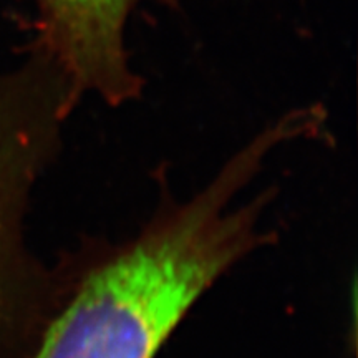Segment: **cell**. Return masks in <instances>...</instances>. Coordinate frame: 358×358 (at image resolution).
Instances as JSON below:
<instances>
[{
  "instance_id": "obj_3",
  "label": "cell",
  "mask_w": 358,
  "mask_h": 358,
  "mask_svg": "<svg viewBox=\"0 0 358 358\" xmlns=\"http://www.w3.org/2000/svg\"><path fill=\"white\" fill-rule=\"evenodd\" d=\"M146 3L176 0H34V45L43 48L73 83L80 98L122 106L141 96L145 78L127 45L129 19Z\"/></svg>"
},
{
  "instance_id": "obj_2",
  "label": "cell",
  "mask_w": 358,
  "mask_h": 358,
  "mask_svg": "<svg viewBox=\"0 0 358 358\" xmlns=\"http://www.w3.org/2000/svg\"><path fill=\"white\" fill-rule=\"evenodd\" d=\"M82 98L43 48L0 73V358H32L73 275V259L48 267L27 245L25 219L42 173Z\"/></svg>"
},
{
  "instance_id": "obj_1",
  "label": "cell",
  "mask_w": 358,
  "mask_h": 358,
  "mask_svg": "<svg viewBox=\"0 0 358 358\" xmlns=\"http://www.w3.org/2000/svg\"><path fill=\"white\" fill-rule=\"evenodd\" d=\"M307 133L303 116L290 110L237 150L192 198L161 199L131 239L77 250L73 279L32 358H155L219 277L275 243V232L262 227L275 187L241 204L236 198L277 148Z\"/></svg>"
}]
</instances>
